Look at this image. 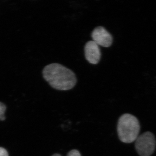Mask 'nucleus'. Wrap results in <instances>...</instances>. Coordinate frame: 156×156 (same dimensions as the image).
<instances>
[{
  "label": "nucleus",
  "mask_w": 156,
  "mask_h": 156,
  "mask_svg": "<svg viewBox=\"0 0 156 156\" xmlns=\"http://www.w3.org/2000/svg\"><path fill=\"white\" fill-rule=\"evenodd\" d=\"M44 79L53 89L61 91L72 89L77 79L71 70L58 63H52L45 66L43 71Z\"/></svg>",
  "instance_id": "nucleus-1"
},
{
  "label": "nucleus",
  "mask_w": 156,
  "mask_h": 156,
  "mask_svg": "<svg viewBox=\"0 0 156 156\" xmlns=\"http://www.w3.org/2000/svg\"><path fill=\"white\" fill-rule=\"evenodd\" d=\"M140 125L137 118L130 114L120 117L117 125V132L120 140L129 144L135 141L139 136Z\"/></svg>",
  "instance_id": "nucleus-2"
},
{
  "label": "nucleus",
  "mask_w": 156,
  "mask_h": 156,
  "mask_svg": "<svg viewBox=\"0 0 156 156\" xmlns=\"http://www.w3.org/2000/svg\"><path fill=\"white\" fill-rule=\"evenodd\" d=\"M135 142V147L140 156H151L154 153L156 146L154 135L147 131L139 135Z\"/></svg>",
  "instance_id": "nucleus-3"
},
{
  "label": "nucleus",
  "mask_w": 156,
  "mask_h": 156,
  "mask_svg": "<svg viewBox=\"0 0 156 156\" xmlns=\"http://www.w3.org/2000/svg\"><path fill=\"white\" fill-rule=\"evenodd\" d=\"M91 37L93 41L98 46L109 48L112 44V36L103 27H96L92 32Z\"/></svg>",
  "instance_id": "nucleus-4"
},
{
  "label": "nucleus",
  "mask_w": 156,
  "mask_h": 156,
  "mask_svg": "<svg viewBox=\"0 0 156 156\" xmlns=\"http://www.w3.org/2000/svg\"><path fill=\"white\" fill-rule=\"evenodd\" d=\"M85 57L89 63L97 64L101 58V52L99 46L93 41L87 42L85 46Z\"/></svg>",
  "instance_id": "nucleus-5"
},
{
  "label": "nucleus",
  "mask_w": 156,
  "mask_h": 156,
  "mask_svg": "<svg viewBox=\"0 0 156 156\" xmlns=\"http://www.w3.org/2000/svg\"><path fill=\"white\" fill-rule=\"evenodd\" d=\"M6 108L5 105L2 102H0V120L1 121H4L5 119V113Z\"/></svg>",
  "instance_id": "nucleus-6"
},
{
  "label": "nucleus",
  "mask_w": 156,
  "mask_h": 156,
  "mask_svg": "<svg viewBox=\"0 0 156 156\" xmlns=\"http://www.w3.org/2000/svg\"><path fill=\"white\" fill-rule=\"evenodd\" d=\"M67 156H81L80 153L77 150H72L70 151Z\"/></svg>",
  "instance_id": "nucleus-7"
},
{
  "label": "nucleus",
  "mask_w": 156,
  "mask_h": 156,
  "mask_svg": "<svg viewBox=\"0 0 156 156\" xmlns=\"http://www.w3.org/2000/svg\"><path fill=\"white\" fill-rule=\"evenodd\" d=\"M0 156H9L8 152L4 148L0 147Z\"/></svg>",
  "instance_id": "nucleus-8"
},
{
  "label": "nucleus",
  "mask_w": 156,
  "mask_h": 156,
  "mask_svg": "<svg viewBox=\"0 0 156 156\" xmlns=\"http://www.w3.org/2000/svg\"><path fill=\"white\" fill-rule=\"evenodd\" d=\"M61 156V155L60 154H53V156Z\"/></svg>",
  "instance_id": "nucleus-9"
}]
</instances>
